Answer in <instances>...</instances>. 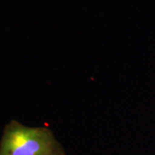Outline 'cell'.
Returning a JSON list of instances; mask_svg holds the SVG:
<instances>
[{
    "label": "cell",
    "mask_w": 155,
    "mask_h": 155,
    "mask_svg": "<svg viewBox=\"0 0 155 155\" xmlns=\"http://www.w3.org/2000/svg\"><path fill=\"white\" fill-rule=\"evenodd\" d=\"M0 155H65V153L48 128L25 127L12 120L4 129Z\"/></svg>",
    "instance_id": "cell-1"
}]
</instances>
